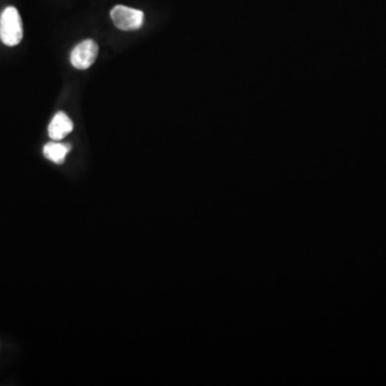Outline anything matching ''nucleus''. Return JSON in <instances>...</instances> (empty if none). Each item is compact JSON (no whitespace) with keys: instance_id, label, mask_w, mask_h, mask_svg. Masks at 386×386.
Wrapping results in <instances>:
<instances>
[{"instance_id":"1","label":"nucleus","mask_w":386,"mask_h":386,"mask_svg":"<svg viewBox=\"0 0 386 386\" xmlns=\"http://www.w3.org/2000/svg\"><path fill=\"white\" fill-rule=\"evenodd\" d=\"M23 22L18 9L8 7L0 15V40L8 46H15L23 39Z\"/></svg>"},{"instance_id":"2","label":"nucleus","mask_w":386,"mask_h":386,"mask_svg":"<svg viewBox=\"0 0 386 386\" xmlns=\"http://www.w3.org/2000/svg\"><path fill=\"white\" fill-rule=\"evenodd\" d=\"M111 18L115 26L124 32H133L143 26L145 15L141 10L133 9L126 6H116L111 11Z\"/></svg>"},{"instance_id":"3","label":"nucleus","mask_w":386,"mask_h":386,"mask_svg":"<svg viewBox=\"0 0 386 386\" xmlns=\"http://www.w3.org/2000/svg\"><path fill=\"white\" fill-rule=\"evenodd\" d=\"M98 53H99L98 44L92 39H88V40L79 43L73 49L70 61H71L72 66L77 69L86 70L94 65Z\"/></svg>"},{"instance_id":"4","label":"nucleus","mask_w":386,"mask_h":386,"mask_svg":"<svg viewBox=\"0 0 386 386\" xmlns=\"http://www.w3.org/2000/svg\"><path fill=\"white\" fill-rule=\"evenodd\" d=\"M73 130V122L66 113L59 112L49 125V135L54 141H61Z\"/></svg>"},{"instance_id":"5","label":"nucleus","mask_w":386,"mask_h":386,"mask_svg":"<svg viewBox=\"0 0 386 386\" xmlns=\"http://www.w3.org/2000/svg\"><path fill=\"white\" fill-rule=\"evenodd\" d=\"M70 149L71 147L69 144L59 143V141L50 142L43 149V154L46 159L51 160L54 163L61 164L65 161Z\"/></svg>"}]
</instances>
